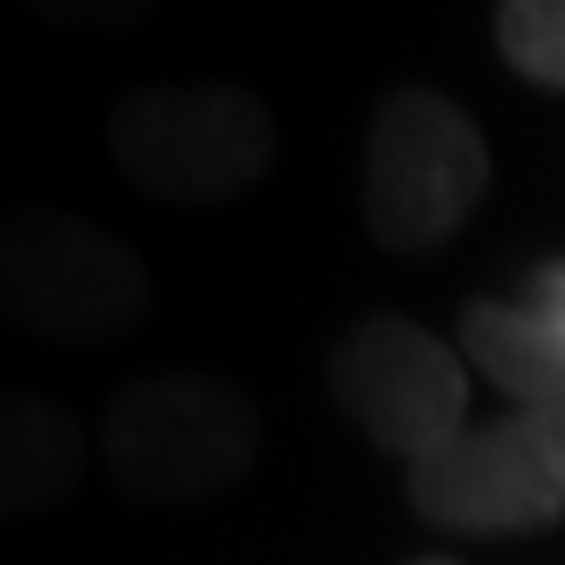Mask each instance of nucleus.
Masks as SVG:
<instances>
[{"label": "nucleus", "instance_id": "f257e3e1", "mask_svg": "<svg viewBox=\"0 0 565 565\" xmlns=\"http://www.w3.org/2000/svg\"><path fill=\"white\" fill-rule=\"evenodd\" d=\"M145 254L64 202L0 209V323L41 347H105L150 318Z\"/></svg>", "mask_w": 565, "mask_h": 565}, {"label": "nucleus", "instance_id": "f03ea898", "mask_svg": "<svg viewBox=\"0 0 565 565\" xmlns=\"http://www.w3.org/2000/svg\"><path fill=\"white\" fill-rule=\"evenodd\" d=\"M110 162L168 209H220L277 162V121L237 82L134 87L105 121Z\"/></svg>", "mask_w": 565, "mask_h": 565}, {"label": "nucleus", "instance_id": "7ed1b4c3", "mask_svg": "<svg viewBox=\"0 0 565 565\" xmlns=\"http://www.w3.org/2000/svg\"><path fill=\"white\" fill-rule=\"evenodd\" d=\"M98 445L110 484L127 502L185 508L248 479L260 456V416L231 381L168 370L127 381L110 398Z\"/></svg>", "mask_w": 565, "mask_h": 565}, {"label": "nucleus", "instance_id": "20e7f679", "mask_svg": "<svg viewBox=\"0 0 565 565\" xmlns=\"http://www.w3.org/2000/svg\"><path fill=\"white\" fill-rule=\"evenodd\" d=\"M484 185L491 150L468 110L433 87L381 98L364 139V225L381 248L398 260L445 248L473 220Z\"/></svg>", "mask_w": 565, "mask_h": 565}, {"label": "nucleus", "instance_id": "39448f33", "mask_svg": "<svg viewBox=\"0 0 565 565\" xmlns=\"http://www.w3.org/2000/svg\"><path fill=\"white\" fill-rule=\"evenodd\" d=\"M404 497L439 531L520 536L565 520V416L520 409L461 427L445 450L404 468Z\"/></svg>", "mask_w": 565, "mask_h": 565}, {"label": "nucleus", "instance_id": "423d86ee", "mask_svg": "<svg viewBox=\"0 0 565 565\" xmlns=\"http://www.w3.org/2000/svg\"><path fill=\"white\" fill-rule=\"evenodd\" d=\"M329 393L375 450L404 468L468 427V370L422 323L375 312L329 352Z\"/></svg>", "mask_w": 565, "mask_h": 565}, {"label": "nucleus", "instance_id": "0eeeda50", "mask_svg": "<svg viewBox=\"0 0 565 565\" xmlns=\"http://www.w3.org/2000/svg\"><path fill=\"white\" fill-rule=\"evenodd\" d=\"M87 468V427L64 404L0 393V525L35 520L75 497Z\"/></svg>", "mask_w": 565, "mask_h": 565}, {"label": "nucleus", "instance_id": "6e6552de", "mask_svg": "<svg viewBox=\"0 0 565 565\" xmlns=\"http://www.w3.org/2000/svg\"><path fill=\"white\" fill-rule=\"evenodd\" d=\"M461 352L520 409L565 416V318L520 300H473L461 312Z\"/></svg>", "mask_w": 565, "mask_h": 565}, {"label": "nucleus", "instance_id": "1a4fd4ad", "mask_svg": "<svg viewBox=\"0 0 565 565\" xmlns=\"http://www.w3.org/2000/svg\"><path fill=\"white\" fill-rule=\"evenodd\" d=\"M497 41L525 82L565 93V0H508L497 7Z\"/></svg>", "mask_w": 565, "mask_h": 565}, {"label": "nucleus", "instance_id": "9d476101", "mask_svg": "<svg viewBox=\"0 0 565 565\" xmlns=\"http://www.w3.org/2000/svg\"><path fill=\"white\" fill-rule=\"evenodd\" d=\"M409 565H456V559H409Z\"/></svg>", "mask_w": 565, "mask_h": 565}]
</instances>
